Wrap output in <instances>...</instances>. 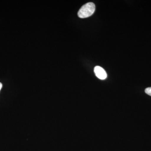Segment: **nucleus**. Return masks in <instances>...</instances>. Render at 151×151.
I'll return each instance as SVG.
<instances>
[{
    "instance_id": "nucleus-3",
    "label": "nucleus",
    "mask_w": 151,
    "mask_h": 151,
    "mask_svg": "<svg viewBox=\"0 0 151 151\" xmlns=\"http://www.w3.org/2000/svg\"><path fill=\"white\" fill-rule=\"evenodd\" d=\"M145 92L146 94L151 96V87L146 88L145 90Z\"/></svg>"
},
{
    "instance_id": "nucleus-1",
    "label": "nucleus",
    "mask_w": 151,
    "mask_h": 151,
    "mask_svg": "<svg viewBox=\"0 0 151 151\" xmlns=\"http://www.w3.org/2000/svg\"><path fill=\"white\" fill-rule=\"evenodd\" d=\"M95 6L94 3L89 2L84 5L78 12V17L80 18H86L94 14Z\"/></svg>"
},
{
    "instance_id": "nucleus-4",
    "label": "nucleus",
    "mask_w": 151,
    "mask_h": 151,
    "mask_svg": "<svg viewBox=\"0 0 151 151\" xmlns=\"http://www.w3.org/2000/svg\"><path fill=\"white\" fill-rule=\"evenodd\" d=\"M3 85L0 82V91H1V89L2 88Z\"/></svg>"
},
{
    "instance_id": "nucleus-2",
    "label": "nucleus",
    "mask_w": 151,
    "mask_h": 151,
    "mask_svg": "<svg viewBox=\"0 0 151 151\" xmlns=\"http://www.w3.org/2000/svg\"><path fill=\"white\" fill-rule=\"evenodd\" d=\"M94 72L96 76L99 79L104 80L107 78V74L106 71L100 66H95L94 68Z\"/></svg>"
}]
</instances>
